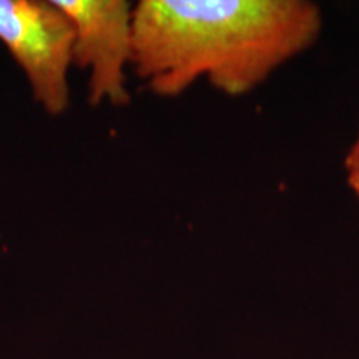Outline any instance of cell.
<instances>
[{"label": "cell", "mask_w": 359, "mask_h": 359, "mask_svg": "<svg viewBox=\"0 0 359 359\" xmlns=\"http://www.w3.org/2000/svg\"><path fill=\"white\" fill-rule=\"evenodd\" d=\"M344 173H346V183L351 190L353 196L359 203V127L354 140L349 147L346 156H344Z\"/></svg>", "instance_id": "cell-4"}, {"label": "cell", "mask_w": 359, "mask_h": 359, "mask_svg": "<svg viewBox=\"0 0 359 359\" xmlns=\"http://www.w3.org/2000/svg\"><path fill=\"white\" fill-rule=\"evenodd\" d=\"M0 42L50 116L70 109L74 27L55 0H0Z\"/></svg>", "instance_id": "cell-2"}, {"label": "cell", "mask_w": 359, "mask_h": 359, "mask_svg": "<svg viewBox=\"0 0 359 359\" xmlns=\"http://www.w3.org/2000/svg\"><path fill=\"white\" fill-rule=\"evenodd\" d=\"M321 32V7L309 0H140L132 72L156 97H180L198 80L243 97Z\"/></svg>", "instance_id": "cell-1"}, {"label": "cell", "mask_w": 359, "mask_h": 359, "mask_svg": "<svg viewBox=\"0 0 359 359\" xmlns=\"http://www.w3.org/2000/svg\"><path fill=\"white\" fill-rule=\"evenodd\" d=\"M74 27V67L87 74L92 107L130 103L133 4L127 0H55Z\"/></svg>", "instance_id": "cell-3"}]
</instances>
